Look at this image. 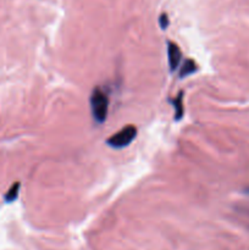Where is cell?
<instances>
[{
	"mask_svg": "<svg viewBox=\"0 0 249 250\" xmlns=\"http://www.w3.org/2000/svg\"><path fill=\"white\" fill-rule=\"evenodd\" d=\"M90 110L98 124H103L107 117L109 111V97L100 88H94L90 95Z\"/></svg>",
	"mask_w": 249,
	"mask_h": 250,
	"instance_id": "1",
	"label": "cell"
},
{
	"mask_svg": "<svg viewBox=\"0 0 249 250\" xmlns=\"http://www.w3.org/2000/svg\"><path fill=\"white\" fill-rule=\"evenodd\" d=\"M136 136H137V128L134 126H132V125H129V126L124 127L121 131L112 134V136L107 139L106 143L107 146H110L111 148L121 149V148H124V146H129V143L136 138Z\"/></svg>",
	"mask_w": 249,
	"mask_h": 250,
	"instance_id": "2",
	"label": "cell"
},
{
	"mask_svg": "<svg viewBox=\"0 0 249 250\" xmlns=\"http://www.w3.org/2000/svg\"><path fill=\"white\" fill-rule=\"evenodd\" d=\"M167 56H168V65H170V70L171 71L176 70L178 66V63H180V61H181V56H182V54H181V50H180V48H178L177 44L172 43V42H170V43H168Z\"/></svg>",
	"mask_w": 249,
	"mask_h": 250,
	"instance_id": "3",
	"label": "cell"
},
{
	"mask_svg": "<svg viewBox=\"0 0 249 250\" xmlns=\"http://www.w3.org/2000/svg\"><path fill=\"white\" fill-rule=\"evenodd\" d=\"M173 109H175V120L178 121L183 117V112H185V109H183V93L181 92L180 94L177 95V98L172 100Z\"/></svg>",
	"mask_w": 249,
	"mask_h": 250,
	"instance_id": "4",
	"label": "cell"
},
{
	"mask_svg": "<svg viewBox=\"0 0 249 250\" xmlns=\"http://www.w3.org/2000/svg\"><path fill=\"white\" fill-rule=\"evenodd\" d=\"M195 71H197V63H195L193 60H190V59H187V60L183 62L182 68H181V72H180L181 78L187 77V76L194 73Z\"/></svg>",
	"mask_w": 249,
	"mask_h": 250,
	"instance_id": "5",
	"label": "cell"
},
{
	"mask_svg": "<svg viewBox=\"0 0 249 250\" xmlns=\"http://www.w3.org/2000/svg\"><path fill=\"white\" fill-rule=\"evenodd\" d=\"M20 192V182H15L11 187L9 188V190L5 194V202L6 203H12L17 199Z\"/></svg>",
	"mask_w": 249,
	"mask_h": 250,
	"instance_id": "6",
	"label": "cell"
},
{
	"mask_svg": "<svg viewBox=\"0 0 249 250\" xmlns=\"http://www.w3.org/2000/svg\"><path fill=\"white\" fill-rule=\"evenodd\" d=\"M167 24H168L167 15L163 14V15H161V16H160V26H161V28L165 29L166 27H167Z\"/></svg>",
	"mask_w": 249,
	"mask_h": 250,
	"instance_id": "7",
	"label": "cell"
}]
</instances>
